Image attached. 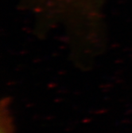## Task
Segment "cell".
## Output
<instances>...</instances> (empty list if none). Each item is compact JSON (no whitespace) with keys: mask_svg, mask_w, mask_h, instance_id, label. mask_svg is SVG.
<instances>
[{"mask_svg":"<svg viewBox=\"0 0 132 133\" xmlns=\"http://www.w3.org/2000/svg\"><path fill=\"white\" fill-rule=\"evenodd\" d=\"M14 117L10 110V97L5 96L0 103V133H15Z\"/></svg>","mask_w":132,"mask_h":133,"instance_id":"1","label":"cell"},{"mask_svg":"<svg viewBox=\"0 0 132 133\" xmlns=\"http://www.w3.org/2000/svg\"><path fill=\"white\" fill-rule=\"evenodd\" d=\"M70 1H73L74 3H77V2H79V3H82L83 1H85V0H70ZM69 1V3H70ZM85 1H87V0H85Z\"/></svg>","mask_w":132,"mask_h":133,"instance_id":"2","label":"cell"}]
</instances>
